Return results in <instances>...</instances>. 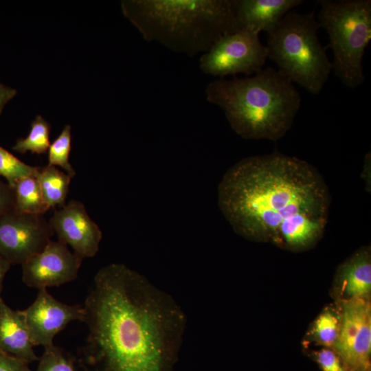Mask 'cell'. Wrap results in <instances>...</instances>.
<instances>
[{
	"mask_svg": "<svg viewBox=\"0 0 371 371\" xmlns=\"http://www.w3.org/2000/svg\"><path fill=\"white\" fill-rule=\"evenodd\" d=\"M49 223L58 240L82 259L93 257L98 251L102 232L81 202L69 201L54 213Z\"/></svg>",
	"mask_w": 371,
	"mask_h": 371,
	"instance_id": "7c38bea8",
	"label": "cell"
},
{
	"mask_svg": "<svg viewBox=\"0 0 371 371\" xmlns=\"http://www.w3.org/2000/svg\"><path fill=\"white\" fill-rule=\"evenodd\" d=\"M16 89L0 82V115L5 105L16 95Z\"/></svg>",
	"mask_w": 371,
	"mask_h": 371,
	"instance_id": "484cf974",
	"label": "cell"
},
{
	"mask_svg": "<svg viewBox=\"0 0 371 371\" xmlns=\"http://www.w3.org/2000/svg\"><path fill=\"white\" fill-rule=\"evenodd\" d=\"M268 51L259 34L246 29L221 37L199 59L201 70L207 75L224 78L244 74L254 75L262 69Z\"/></svg>",
	"mask_w": 371,
	"mask_h": 371,
	"instance_id": "52a82bcc",
	"label": "cell"
},
{
	"mask_svg": "<svg viewBox=\"0 0 371 371\" xmlns=\"http://www.w3.org/2000/svg\"><path fill=\"white\" fill-rule=\"evenodd\" d=\"M82 259L68 246L51 240L39 253L22 265V280L29 287L43 289L74 281Z\"/></svg>",
	"mask_w": 371,
	"mask_h": 371,
	"instance_id": "30bf717a",
	"label": "cell"
},
{
	"mask_svg": "<svg viewBox=\"0 0 371 371\" xmlns=\"http://www.w3.org/2000/svg\"><path fill=\"white\" fill-rule=\"evenodd\" d=\"M0 371H32L28 363L0 350Z\"/></svg>",
	"mask_w": 371,
	"mask_h": 371,
	"instance_id": "d4e9b609",
	"label": "cell"
},
{
	"mask_svg": "<svg viewBox=\"0 0 371 371\" xmlns=\"http://www.w3.org/2000/svg\"><path fill=\"white\" fill-rule=\"evenodd\" d=\"M205 93L209 102L223 111L234 131L246 139H281L301 105L293 82L273 67L245 78L214 80Z\"/></svg>",
	"mask_w": 371,
	"mask_h": 371,
	"instance_id": "3957f363",
	"label": "cell"
},
{
	"mask_svg": "<svg viewBox=\"0 0 371 371\" xmlns=\"http://www.w3.org/2000/svg\"><path fill=\"white\" fill-rule=\"evenodd\" d=\"M121 9L146 41L189 56L239 30L233 0H124Z\"/></svg>",
	"mask_w": 371,
	"mask_h": 371,
	"instance_id": "277c9868",
	"label": "cell"
},
{
	"mask_svg": "<svg viewBox=\"0 0 371 371\" xmlns=\"http://www.w3.org/2000/svg\"><path fill=\"white\" fill-rule=\"evenodd\" d=\"M71 126L66 124L59 135L50 144L47 150V165L60 167L72 178L76 175V171L69 160L71 148Z\"/></svg>",
	"mask_w": 371,
	"mask_h": 371,
	"instance_id": "d6986e66",
	"label": "cell"
},
{
	"mask_svg": "<svg viewBox=\"0 0 371 371\" xmlns=\"http://www.w3.org/2000/svg\"><path fill=\"white\" fill-rule=\"evenodd\" d=\"M218 203L239 235L300 250L322 236L330 196L311 164L274 152L244 158L229 168L218 184Z\"/></svg>",
	"mask_w": 371,
	"mask_h": 371,
	"instance_id": "7a4b0ae2",
	"label": "cell"
},
{
	"mask_svg": "<svg viewBox=\"0 0 371 371\" xmlns=\"http://www.w3.org/2000/svg\"><path fill=\"white\" fill-rule=\"evenodd\" d=\"M319 27L326 30L332 49L333 70L347 87L365 80L363 58L371 39L370 0H319Z\"/></svg>",
	"mask_w": 371,
	"mask_h": 371,
	"instance_id": "8992f818",
	"label": "cell"
},
{
	"mask_svg": "<svg viewBox=\"0 0 371 371\" xmlns=\"http://www.w3.org/2000/svg\"><path fill=\"white\" fill-rule=\"evenodd\" d=\"M368 174L370 175V153H367L365 157L363 169L362 172L363 179L366 182L367 190H369V189L370 190V178L368 177Z\"/></svg>",
	"mask_w": 371,
	"mask_h": 371,
	"instance_id": "4316f807",
	"label": "cell"
},
{
	"mask_svg": "<svg viewBox=\"0 0 371 371\" xmlns=\"http://www.w3.org/2000/svg\"><path fill=\"white\" fill-rule=\"evenodd\" d=\"M35 177L49 208L65 204L71 178L69 175L56 166L47 165L39 168Z\"/></svg>",
	"mask_w": 371,
	"mask_h": 371,
	"instance_id": "2e32d148",
	"label": "cell"
},
{
	"mask_svg": "<svg viewBox=\"0 0 371 371\" xmlns=\"http://www.w3.org/2000/svg\"><path fill=\"white\" fill-rule=\"evenodd\" d=\"M316 359L322 371H346L339 355L330 349L320 350L316 353Z\"/></svg>",
	"mask_w": 371,
	"mask_h": 371,
	"instance_id": "603a6c76",
	"label": "cell"
},
{
	"mask_svg": "<svg viewBox=\"0 0 371 371\" xmlns=\"http://www.w3.org/2000/svg\"><path fill=\"white\" fill-rule=\"evenodd\" d=\"M14 211L27 214L42 216L49 209L35 175L19 180L13 188Z\"/></svg>",
	"mask_w": 371,
	"mask_h": 371,
	"instance_id": "e0dca14e",
	"label": "cell"
},
{
	"mask_svg": "<svg viewBox=\"0 0 371 371\" xmlns=\"http://www.w3.org/2000/svg\"><path fill=\"white\" fill-rule=\"evenodd\" d=\"M54 234L42 216L14 210L0 218V255L11 265H22L41 251Z\"/></svg>",
	"mask_w": 371,
	"mask_h": 371,
	"instance_id": "9c48e42d",
	"label": "cell"
},
{
	"mask_svg": "<svg viewBox=\"0 0 371 371\" xmlns=\"http://www.w3.org/2000/svg\"><path fill=\"white\" fill-rule=\"evenodd\" d=\"M339 327L340 316L331 311H326L315 322L314 335L319 343L333 348L337 339Z\"/></svg>",
	"mask_w": 371,
	"mask_h": 371,
	"instance_id": "7402d4cb",
	"label": "cell"
},
{
	"mask_svg": "<svg viewBox=\"0 0 371 371\" xmlns=\"http://www.w3.org/2000/svg\"><path fill=\"white\" fill-rule=\"evenodd\" d=\"M348 371H370L371 308L368 298L345 300L333 347Z\"/></svg>",
	"mask_w": 371,
	"mask_h": 371,
	"instance_id": "ba28073f",
	"label": "cell"
},
{
	"mask_svg": "<svg viewBox=\"0 0 371 371\" xmlns=\"http://www.w3.org/2000/svg\"><path fill=\"white\" fill-rule=\"evenodd\" d=\"M319 25L314 11H290L267 33L268 58L290 81L311 94L320 93L328 80L332 63L317 37Z\"/></svg>",
	"mask_w": 371,
	"mask_h": 371,
	"instance_id": "5b68a950",
	"label": "cell"
},
{
	"mask_svg": "<svg viewBox=\"0 0 371 371\" xmlns=\"http://www.w3.org/2000/svg\"><path fill=\"white\" fill-rule=\"evenodd\" d=\"M78 352L85 371H174L186 326L175 300L123 264L95 273L84 305Z\"/></svg>",
	"mask_w": 371,
	"mask_h": 371,
	"instance_id": "6da1fadb",
	"label": "cell"
},
{
	"mask_svg": "<svg viewBox=\"0 0 371 371\" xmlns=\"http://www.w3.org/2000/svg\"><path fill=\"white\" fill-rule=\"evenodd\" d=\"M236 21L239 30L260 34L272 30L302 0H233Z\"/></svg>",
	"mask_w": 371,
	"mask_h": 371,
	"instance_id": "4fadbf2b",
	"label": "cell"
},
{
	"mask_svg": "<svg viewBox=\"0 0 371 371\" xmlns=\"http://www.w3.org/2000/svg\"><path fill=\"white\" fill-rule=\"evenodd\" d=\"M24 311L13 310L0 297V350L27 363L38 360Z\"/></svg>",
	"mask_w": 371,
	"mask_h": 371,
	"instance_id": "5bb4252c",
	"label": "cell"
},
{
	"mask_svg": "<svg viewBox=\"0 0 371 371\" xmlns=\"http://www.w3.org/2000/svg\"><path fill=\"white\" fill-rule=\"evenodd\" d=\"M36 371H78L75 359L63 348L54 344L45 348L38 359Z\"/></svg>",
	"mask_w": 371,
	"mask_h": 371,
	"instance_id": "44dd1931",
	"label": "cell"
},
{
	"mask_svg": "<svg viewBox=\"0 0 371 371\" xmlns=\"http://www.w3.org/2000/svg\"><path fill=\"white\" fill-rule=\"evenodd\" d=\"M33 346L53 345L54 337L70 322L83 321L82 306L65 304L45 289H39L34 302L24 310Z\"/></svg>",
	"mask_w": 371,
	"mask_h": 371,
	"instance_id": "8fae6325",
	"label": "cell"
},
{
	"mask_svg": "<svg viewBox=\"0 0 371 371\" xmlns=\"http://www.w3.org/2000/svg\"><path fill=\"white\" fill-rule=\"evenodd\" d=\"M343 300L368 298L371 290L370 251L363 249L344 262L339 271Z\"/></svg>",
	"mask_w": 371,
	"mask_h": 371,
	"instance_id": "9a60e30c",
	"label": "cell"
},
{
	"mask_svg": "<svg viewBox=\"0 0 371 371\" xmlns=\"http://www.w3.org/2000/svg\"><path fill=\"white\" fill-rule=\"evenodd\" d=\"M51 126L41 115H38L31 122V128L27 137L19 138L12 146V150L24 154H45L50 146L49 135Z\"/></svg>",
	"mask_w": 371,
	"mask_h": 371,
	"instance_id": "ac0fdd59",
	"label": "cell"
},
{
	"mask_svg": "<svg viewBox=\"0 0 371 371\" xmlns=\"http://www.w3.org/2000/svg\"><path fill=\"white\" fill-rule=\"evenodd\" d=\"M14 210L13 189L0 180V218Z\"/></svg>",
	"mask_w": 371,
	"mask_h": 371,
	"instance_id": "cb8c5ba5",
	"label": "cell"
},
{
	"mask_svg": "<svg viewBox=\"0 0 371 371\" xmlns=\"http://www.w3.org/2000/svg\"><path fill=\"white\" fill-rule=\"evenodd\" d=\"M39 168L26 164L0 146V176L11 188L21 179L35 175Z\"/></svg>",
	"mask_w": 371,
	"mask_h": 371,
	"instance_id": "ffe728a7",
	"label": "cell"
},
{
	"mask_svg": "<svg viewBox=\"0 0 371 371\" xmlns=\"http://www.w3.org/2000/svg\"><path fill=\"white\" fill-rule=\"evenodd\" d=\"M11 263L0 255V293L3 287L4 278L10 269Z\"/></svg>",
	"mask_w": 371,
	"mask_h": 371,
	"instance_id": "83f0119b",
	"label": "cell"
}]
</instances>
